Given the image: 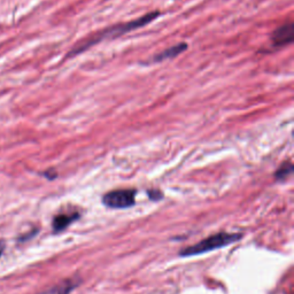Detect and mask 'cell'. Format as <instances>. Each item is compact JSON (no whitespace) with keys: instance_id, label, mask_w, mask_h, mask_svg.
I'll return each mask as SVG.
<instances>
[{"instance_id":"obj_8","label":"cell","mask_w":294,"mask_h":294,"mask_svg":"<svg viewBox=\"0 0 294 294\" xmlns=\"http://www.w3.org/2000/svg\"><path fill=\"white\" fill-rule=\"evenodd\" d=\"M72 287H74V283L67 282V283L61 284V285H59L56 287H53L52 290L47 291V292L42 293V294H68L72 290Z\"/></svg>"},{"instance_id":"obj_1","label":"cell","mask_w":294,"mask_h":294,"mask_svg":"<svg viewBox=\"0 0 294 294\" xmlns=\"http://www.w3.org/2000/svg\"><path fill=\"white\" fill-rule=\"evenodd\" d=\"M159 15H160L159 11H154L152 13H147V14H145L144 17L136 18V20H134V21L125 22V23L115 24V25H113V27L107 28V29H105V30H101L100 33L93 35V36H91L90 38H86V39L82 40V42L78 43L75 47H72L70 52H69V54L67 55V58H72V56L81 54V53L85 52L87 49H90L91 46H94L96 44L100 43L101 40H104V39L123 36V35L130 33V31H132V30L139 29V28H143V27H145V25L150 24L153 20H156Z\"/></svg>"},{"instance_id":"obj_3","label":"cell","mask_w":294,"mask_h":294,"mask_svg":"<svg viewBox=\"0 0 294 294\" xmlns=\"http://www.w3.org/2000/svg\"><path fill=\"white\" fill-rule=\"evenodd\" d=\"M136 190L122 189L110 191L103 198L104 205L109 208L115 209H123V208L132 207L135 205Z\"/></svg>"},{"instance_id":"obj_4","label":"cell","mask_w":294,"mask_h":294,"mask_svg":"<svg viewBox=\"0 0 294 294\" xmlns=\"http://www.w3.org/2000/svg\"><path fill=\"white\" fill-rule=\"evenodd\" d=\"M294 38V24L292 22L285 23L277 28L271 35V42L276 47H283L290 45Z\"/></svg>"},{"instance_id":"obj_5","label":"cell","mask_w":294,"mask_h":294,"mask_svg":"<svg viewBox=\"0 0 294 294\" xmlns=\"http://www.w3.org/2000/svg\"><path fill=\"white\" fill-rule=\"evenodd\" d=\"M188 49V44L186 43H178L176 45H173L169 49L162 51V52L159 53V54L154 55L152 61L153 62H161L164 61V60H169V59H173L176 56H178L179 54H182L183 52H185V50Z\"/></svg>"},{"instance_id":"obj_7","label":"cell","mask_w":294,"mask_h":294,"mask_svg":"<svg viewBox=\"0 0 294 294\" xmlns=\"http://www.w3.org/2000/svg\"><path fill=\"white\" fill-rule=\"evenodd\" d=\"M292 173H293L292 162H291V161H285V162L278 168L277 172L275 173V178H276L277 181H284V179H286Z\"/></svg>"},{"instance_id":"obj_9","label":"cell","mask_w":294,"mask_h":294,"mask_svg":"<svg viewBox=\"0 0 294 294\" xmlns=\"http://www.w3.org/2000/svg\"><path fill=\"white\" fill-rule=\"evenodd\" d=\"M148 194H150L151 199H153V200H159V199L162 198V194H161V192L156 191V190H154V191H150V192H148Z\"/></svg>"},{"instance_id":"obj_10","label":"cell","mask_w":294,"mask_h":294,"mask_svg":"<svg viewBox=\"0 0 294 294\" xmlns=\"http://www.w3.org/2000/svg\"><path fill=\"white\" fill-rule=\"evenodd\" d=\"M4 251H5V242H2V240H0V258H1Z\"/></svg>"},{"instance_id":"obj_2","label":"cell","mask_w":294,"mask_h":294,"mask_svg":"<svg viewBox=\"0 0 294 294\" xmlns=\"http://www.w3.org/2000/svg\"><path fill=\"white\" fill-rule=\"evenodd\" d=\"M240 238H242L240 233L220 232L201 240L198 244L184 248L179 253V255L181 257H193V255L205 254L207 252L215 251L217 248H222L230 244H233V242H238Z\"/></svg>"},{"instance_id":"obj_6","label":"cell","mask_w":294,"mask_h":294,"mask_svg":"<svg viewBox=\"0 0 294 294\" xmlns=\"http://www.w3.org/2000/svg\"><path fill=\"white\" fill-rule=\"evenodd\" d=\"M80 217V214L71 213V214H59L58 216L54 217L53 220V230L54 232H60L65 230L69 224H71L75 220Z\"/></svg>"}]
</instances>
